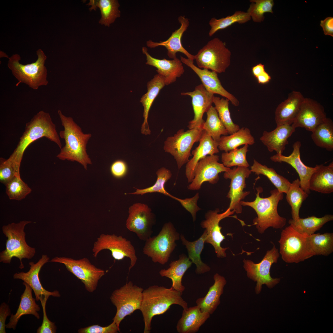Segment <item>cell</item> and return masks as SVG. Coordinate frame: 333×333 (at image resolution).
I'll use <instances>...</instances> for the list:
<instances>
[{
  "mask_svg": "<svg viewBox=\"0 0 333 333\" xmlns=\"http://www.w3.org/2000/svg\"><path fill=\"white\" fill-rule=\"evenodd\" d=\"M182 294L172 287L167 288L155 285L143 290L140 310L144 323V333L150 332L153 318L164 313L171 305H178L183 309L188 308L187 302L182 297Z\"/></svg>",
  "mask_w": 333,
  "mask_h": 333,
  "instance_id": "cell-1",
  "label": "cell"
},
{
  "mask_svg": "<svg viewBox=\"0 0 333 333\" xmlns=\"http://www.w3.org/2000/svg\"><path fill=\"white\" fill-rule=\"evenodd\" d=\"M58 113L64 129L60 131L59 135L64 140L65 145L57 157L62 160L77 162L87 170V165L92 164L86 151L87 145L91 134L84 133L72 117L65 116L60 110Z\"/></svg>",
  "mask_w": 333,
  "mask_h": 333,
  "instance_id": "cell-2",
  "label": "cell"
},
{
  "mask_svg": "<svg viewBox=\"0 0 333 333\" xmlns=\"http://www.w3.org/2000/svg\"><path fill=\"white\" fill-rule=\"evenodd\" d=\"M43 137L56 144L60 149L62 148L56 125L52 122L50 114L41 110L26 124L25 131L9 158L20 169L24 151L27 147L34 141Z\"/></svg>",
  "mask_w": 333,
  "mask_h": 333,
  "instance_id": "cell-3",
  "label": "cell"
},
{
  "mask_svg": "<svg viewBox=\"0 0 333 333\" xmlns=\"http://www.w3.org/2000/svg\"><path fill=\"white\" fill-rule=\"evenodd\" d=\"M257 193L255 199L252 202L241 200L240 204L252 208L256 212L257 217L253 220V225H256L259 233L263 234L269 227L281 229L286 225V219L278 214V206L279 202L283 198V193L277 189L271 190L270 195L266 198L260 196L263 191L261 187L256 188Z\"/></svg>",
  "mask_w": 333,
  "mask_h": 333,
  "instance_id": "cell-4",
  "label": "cell"
},
{
  "mask_svg": "<svg viewBox=\"0 0 333 333\" xmlns=\"http://www.w3.org/2000/svg\"><path fill=\"white\" fill-rule=\"evenodd\" d=\"M29 221L23 220L18 223H12L3 225L2 228L3 234L7 238L6 243V249L0 253V262L10 264L13 257L19 259L20 264L19 268L23 269L24 266L22 262L23 258L30 259L35 255V248L30 246L26 241V233L24 229L27 224L31 223Z\"/></svg>",
  "mask_w": 333,
  "mask_h": 333,
  "instance_id": "cell-5",
  "label": "cell"
},
{
  "mask_svg": "<svg viewBox=\"0 0 333 333\" xmlns=\"http://www.w3.org/2000/svg\"><path fill=\"white\" fill-rule=\"evenodd\" d=\"M36 54L37 60L26 64L20 63L21 58L18 54H13L8 58L7 66L18 81L16 86L20 83H24L32 89L37 90L40 86L48 84L47 70L44 65L47 56L40 49L36 51Z\"/></svg>",
  "mask_w": 333,
  "mask_h": 333,
  "instance_id": "cell-6",
  "label": "cell"
},
{
  "mask_svg": "<svg viewBox=\"0 0 333 333\" xmlns=\"http://www.w3.org/2000/svg\"><path fill=\"white\" fill-rule=\"evenodd\" d=\"M179 238L180 235L172 223H166L158 235L145 241L143 252L154 262L164 265L168 262L177 246L175 241Z\"/></svg>",
  "mask_w": 333,
  "mask_h": 333,
  "instance_id": "cell-7",
  "label": "cell"
},
{
  "mask_svg": "<svg viewBox=\"0 0 333 333\" xmlns=\"http://www.w3.org/2000/svg\"><path fill=\"white\" fill-rule=\"evenodd\" d=\"M307 235L299 233L290 224L282 230L278 242L279 253L284 261L298 263L315 256L307 244Z\"/></svg>",
  "mask_w": 333,
  "mask_h": 333,
  "instance_id": "cell-8",
  "label": "cell"
},
{
  "mask_svg": "<svg viewBox=\"0 0 333 333\" xmlns=\"http://www.w3.org/2000/svg\"><path fill=\"white\" fill-rule=\"evenodd\" d=\"M231 52L224 43L218 38L209 41L196 55L198 67L210 69L216 73L225 72L231 63Z\"/></svg>",
  "mask_w": 333,
  "mask_h": 333,
  "instance_id": "cell-9",
  "label": "cell"
},
{
  "mask_svg": "<svg viewBox=\"0 0 333 333\" xmlns=\"http://www.w3.org/2000/svg\"><path fill=\"white\" fill-rule=\"evenodd\" d=\"M143 290L130 281L111 294L110 300L117 309L113 320L119 328L121 322L125 317L140 310Z\"/></svg>",
  "mask_w": 333,
  "mask_h": 333,
  "instance_id": "cell-10",
  "label": "cell"
},
{
  "mask_svg": "<svg viewBox=\"0 0 333 333\" xmlns=\"http://www.w3.org/2000/svg\"><path fill=\"white\" fill-rule=\"evenodd\" d=\"M273 244L272 249L267 251L259 263H255L250 260H243V267L246 272L247 277L257 282L255 289V293L257 294L261 292L263 285H265L271 289L280 281V278H273L270 275L271 265L273 263H277L280 257L278 249Z\"/></svg>",
  "mask_w": 333,
  "mask_h": 333,
  "instance_id": "cell-11",
  "label": "cell"
},
{
  "mask_svg": "<svg viewBox=\"0 0 333 333\" xmlns=\"http://www.w3.org/2000/svg\"><path fill=\"white\" fill-rule=\"evenodd\" d=\"M203 130L193 129L185 131L181 129L165 141L164 150L174 156L179 169L189 161L192 156L191 149L195 143L199 142Z\"/></svg>",
  "mask_w": 333,
  "mask_h": 333,
  "instance_id": "cell-12",
  "label": "cell"
},
{
  "mask_svg": "<svg viewBox=\"0 0 333 333\" xmlns=\"http://www.w3.org/2000/svg\"><path fill=\"white\" fill-rule=\"evenodd\" d=\"M49 261L63 264L84 284L86 290L92 293L97 287L99 280L105 274L103 269L92 264L87 258L75 260L64 257H55Z\"/></svg>",
  "mask_w": 333,
  "mask_h": 333,
  "instance_id": "cell-13",
  "label": "cell"
},
{
  "mask_svg": "<svg viewBox=\"0 0 333 333\" xmlns=\"http://www.w3.org/2000/svg\"><path fill=\"white\" fill-rule=\"evenodd\" d=\"M107 249L111 251L114 259L121 260L125 257L129 258L130 263L129 271L136 264L137 260L135 249L131 242L121 236L115 234H102L94 244L93 256L96 258L99 253Z\"/></svg>",
  "mask_w": 333,
  "mask_h": 333,
  "instance_id": "cell-14",
  "label": "cell"
},
{
  "mask_svg": "<svg viewBox=\"0 0 333 333\" xmlns=\"http://www.w3.org/2000/svg\"><path fill=\"white\" fill-rule=\"evenodd\" d=\"M219 156L209 155L201 159L195 166L194 171V178L188 187L189 190H198L205 182L214 184L219 180V173L228 171L230 168L218 162Z\"/></svg>",
  "mask_w": 333,
  "mask_h": 333,
  "instance_id": "cell-15",
  "label": "cell"
},
{
  "mask_svg": "<svg viewBox=\"0 0 333 333\" xmlns=\"http://www.w3.org/2000/svg\"><path fill=\"white\" fill-rule=\"evenodd\" d=\"M219 212L218 208L208 211L205 215V220L201 221L200 225L207 232L205 243L211 244L214 249L217 257L222 258L226 257L225 251L228 248H223L221 246V243L225 239V237L221 232L222 228L219 225V223L222 220L230 216L234 212L228 209L222 213L219 214Z\"/></svg>",
  "mask_w": 333,
  "mask_h": 333,
  "instance_id": "cell-16",
  "label": "cell"
},
{
  "mask_svg": "<svg viewBox=\"0 0 333 333\" xmlns=\"http://www.w3.org/2000/svg\"><path fill=\"white\" fill-rule=\"evenodd\" d=\"M251 173L248 167L235 166L224 174L225 179H231L230 190L227 195L230 201L228 209L236 213L242 212V208L240 201L250 193V191H245L243 190L246 187V179Z\"/></svg>",
  "mask_w": 333,
  "mask_h": 333,
  "instance_id": "cell-17",
  "label": "cell"
},
{
  "mask_svg": "<svg viewBox=\"0 0 333 333\" xmlns=\"http://www.w3.org/2000/svg\"><path fill=\"white\" fill-rule=\"evenodd\" d=\"M151 211L146 204L140 203L135 204L129 208L126 228L136 233L141 240L146 241L152 233L153 216Z\"/></svg>",
  "mask_w": 333,
  "mask_h": 333,
  "instance_id": "cell-18",
  "label": "cell"
},
{
  "mask_svg": "<svg viewBox=\"0 0 333 333\" xmlns=\"http://www.w3.org/2000/svg\"><path fill=\"white\" fill-rule=\"evenodd\" d=\"M327 117L323 107L319 102L309 98H304L291 125L295 129L303 128L312 132Z\"/></svg>",
  "mask_w": 333,
  "mask_h": 333,
  "instance_id": "cell-19",
  "label": "cell"
},
{
  "mask_svg": "<svg viewBox=\"0 0 333 333\" xmlns=\"http://www.w3.org/2000/svg\"><path fill=\"white\" fill-rule=\"evenodd\" d=\"M182 95L189 96L191 97L194 112V118L188 122L189 129L203 130L205 121L203 118L204 114L207 112L213 103L214 94L208 91L202 84L196 86L193 91L183 92Z\"/></svg>",
  "mask_w": 333,
  "mask_h": 333,
  "instance_id": "cell-20",
  "label": "cell"
},
{
  "mask_svg": "<svg viewBox=\"0 0 333 333\" xmlns=\"http://www.w3.org/2000/svg\"><path fill=\"white\" fill-rule=\"evenodd\" d=\"M301 145L300 141H297L293 145V150L290 155L287 156L277 154L271 157L270 159L275 162H286L294 168L299 176L301 187L309 194L310 192L309 189L310 178L313 173L318 169L319 165H316L313 167L306 166L303 163L300 158Z\"/></svg>",
  "mask_w": 333,
  "mask_h": 333,
  "instance_id": "cell-21",
  "label": "cell"
},
{
  "mask_svg": "<svg viewBox=\"0 0 333 333\" xmlns=\"http://www.w3.org/2000/svg\"><path fill=\"white\" fill-rule=\"evenodd\" d=\"M183 63L190 67L199 78L202 84L209 92L216 94L228 99L234 106L239 105L238 99L233 95L228 92L223 87L219 80L217 73L207 69H201L196 66L194 60L180 56Z\"/></svg>",
  "mask_w": 333,
  "mask_h": 333,
  "instance_id": "cell-22",
  "label": "cell"
},
{
  "mask_svg": "<svg viewBox=\"0 0 333 333\" xmlns=\"http://www.w3.org/2000/svg\"><path fill=\"white\" fill-rule=\"evenodd\" d=\"M49 261V257L46 255L43 254L36 263L32 261L29 263L30 269L28 272H18L13 275L14 279H21L30 286L34 291L37 301L39 300V298L41 296L49 295L56 297L60 296L59 291L57 290L50 292L46 290L40 282L39 277L40 271L43 266Z\"/></svg>",
  "mask_w": 333,
  "mask_h": 333,
  "instance_id": "cell-23",
  "label": "cell"
},
{
  "mask_svg": "<svg viewBox=\"0 0 333 333\" xmlns=\"http://www.w3.org/2000/svg\"><path fill=\"white\" fill-rule=\"evenodd\" d=\"M178 19L181 24L180 27L173 32L167 40L159 43L150 40L147 41V45L150 48L159 46H164L167 50L168 56L173 59L177 58V52H180L185 55L188 59L194 60L195 55L190 54L183 47L181 41L183 34L189 26V19L185 16L181 15L179 17Z\"/></svg>",
  "mask_w": 333,
  "mask_h": 333,
  "instance_id": "cell-24",
  "label": "cell"
},
{
  "mask_svg": "<svg viewBox=\"0 0 333 333\" xmlns=\"http://www.w3.org/2000/svg\"><path fill=\"white\" fill-rule=\"evenodd\" d=\"M147 50L146 47H142V52L146 57V64L157 69L158 74L164 77L166 85L174 83L183 74L185 70L180 60L177 58L171 60L157 59L151 56Z\"/></svg>",
  "mask_w": 333,
  "mask_h": 333,
  "instance_id": "cell-25",
  "label": "cell"
},
{
  "mask_svg": "<svg viewBox=\"0 0 333 333\" xmlns=\"http://www.w3.org/2000/svg\"><path fill=\"white\" fill-rule=\"evenodd\" d=\"M304 98L299 91H293L289 94L287 98L281 102L275 110V119L277 126L292 125Z\"/></svg>",
  "mask_w": 333,
  "mask_h": 333,
  "instance_id": "cell-26",
  "label": "cell"
},
{
  "mask_svg": "<svg viewBox=\"0 0 333 333\" xmlns=\"http://www.w3.org/2000/svg\"><path fill=\"white\" fill-rule=\"evenodd\" d=\"M199 142L198 146L192 151V158L189 160L186 166L185 174L189 183H191L194 178V170L199 160L208 155H213L219 152L218 143L205 130H203Z\"/></svg>",
  "mask_w": 333,
  "mask_h": 333,
  "instance_id": "cell-27",
  "label": "cell"
},
{
  "mask_svg": "<svg viewBox=\"0 0 333 333\" xmlns=\"http://www.w3.org/2000/svg\"><path fill=\"white\" fill-rule=\"evenodd\" d=\"M295 130L291 125L277 126L271 131H264L260 140L269 152L275 151L277 154H282L286 145L289 143L288 138Z\"/></svg>",
  "mask_w": 333,
  "mask_h": 333,
  "instance_id": "cell-28",
  "label": "cell"
},
{
  "mask_svg": "<svg viewBox=\"0 0 333 333\" xmlns=\"http://www.w3.org/2000/svg\"><path fill=\"white\" fill-rule=\"evenodd\" d=\"M208 313L201 311L197 306L183 309L176 326L179 333H195L210 317Z\"/></svg>",
  "mask_w": 333,
  "mask_h": 333,
  "instance_id": "cell-29",
  "label": "cell"
},
{
  "mask_svg": "<svg viewBox=\"0 0 333 333\" xmlns=\"http://www.w3.org/2000/svg\"><path fill=\"white\" fill-rule=\"evenodd\" d=\"M23 284L25 286V289L20 297L18 307L14 314L10 315L9 322L6 324V328L15 330L20 319L24 315L32 314L37 319H40L38 311L40 310V307L36 303V299L32 297V289L26 283L23 282Z\"/></svg>",
  "mask_w": 333,
  "mask_h": 333,
  "instance_id": "cell-30",
  "label": "cell"
},
{
  "mask_svg": "<svg viewBox=\"0 0 333 333\" xmlns=\"http://www.w3.org/2000/svg\"><path fill=\"white\" fill-rule=\"evenodd\" d=\"M214 284L210 287L206 295L197 299V306L203 312L212 314L220 303V297L223 294L224 289L227 283L225 278L218 273L214 275Z\"/></svg>",
  "mask_w": 333,
  "mask_h": 333,
  "instance_id": "cell-31",
  "label": "cell"
},
{
  "mask_svg": "<svg viewBox=\"0 0 333 333\" xmlns=\"http://www.w3.org/2000/svg\"><path fill=\"white\" fill-rule=\"evenodd\" d=\"M165 85L164 77L158 74L155 75L154 78L147 84V92L142 96L140 100L144 107V120L141 129V133L143 134H150L148 122L149 111L154 99Z\"/></svg>",
  "mask_w": 333,
  "mask_h": 333,
  "instance_id": "cell-32",
  "label": "cell"
},
{
  "mask_svg": "<svg viewBox=\"0 0 333 333\" xmlns=\"http://www.w3.org/2000/svg\"><path fill=\"white\" fill-rule=\"evenodd\" d=\"M192 262L189 258L184 254L179 256L178 260L172 261L167 269H162L159 273L162 277L170 279L172 282V286L174 289L183 293L185 287L182 284L183 277L186 271L190 268Z\"/></svg>",
  "mask_w": 333,
  "mask_h": 333,
  "instance_id": "cell-33",
  "label": "cell"
},
{
  "mask_svg": "<svg viewBox=\"0 0 333 333\" xmlns=\"http://www.w3.org/2000/svg\"><path fill=\"white\" fill-rule=\"evenodd\" d=\"M309 189L324 194L333 192V162L327 166L319 165L311 175L309 182Z\"/></svg>",
  "mask_w": 333,
  "mask_h": 333,
  "instance_id": "cell-34",
  "label": "cell"
},
{
  "mask_svg": "<svg viewBox=\"0 0 333 333\" xmlns=\"http://www.w3.org/2000/svg\"><path fill=\"white\" fill-rule=\"evenodd\" d=\"M207 233L205 229L199 238L195 241L190 242L187 240L183 235L180 238L183 245L185 246L188 254V258L192 263L196 266L195 272L197 274H201L211 270L210 267L202 261L200 255L204 248V243L206 239Z\"/></svg>",
  "mask_w": 333,
  "mask_h": 333,
  "instance_id": "cell-35",
  "label": "cell"
},
{
  "mask_svg": "<svg viewBox=\"0 0 333 333\" xmlns=\"http://www.w3.org/2000/svg\"><path fill=\"white\" fill-rule=\"evenodd\" d=\"M255 143V139L250 130L243 127L229 135L221 136L218 142V148L221 151L228 152L241 145H252Z\"/></svg>",
  "mask_w": 333,
  "mask_h": 333,
  "instance_id": "cell-36",
  "label": "cell"
},
{
  "mask_svg": "<svg viewBox=\"0 0 333 333\" xmlns=\"http://www.w3.org/2000/svg\"><path fill=\"white\" fill-rule=\"evenodd\" d=\"M333 220V215L327 214L320 218L312 216L305 218H300L295 221L291 219L288 223L299 233L310 235L314 233L326 223Z\"/></svg>",
  "mask_w": 333,
  "mask_h": 333,
  "instance_id": "cell-37",
  "label": "cell"
},
{
  "mask_svg": "<svg viewBox=\"0 0 333 333\" xmlns=\"http://www.w3.org/2000/svg\"><path fill=\"white\" fill-rule=\"evenodd\" d=\"M311 137L317 146L332 151L333 150V122L327 117L312 132Z\"/></svg>",
  "mask_w": 333,
  "mask_h": 333,
  "instance_id": "cell-38",
  "label": "cell"
},
{
  "mask_svg": "<svg viewBox=\"0 0 333 333\" xmlns=\"http://www.w3.org/2000/svg\"><path fill=\"white\" fill-rule=\"evenodd\" d=\"M308 245L315 255L327 256L333 252V233L326 232L307 235Z\"/></svg>",
  "mask_w": 333,
  "mask_h": 333,
  "instance_id": "cell-39",
  "label": "cell"
},
{
  "mask_svg": "<svg viewBox=\"0 0 333 333\" xmlns=\"http://www.w3.org/2000/svg\"><path fill=\"white\" fill-rule=\"evenodd\" d=\"M250 170L256 175L266 176L279 192L286 194L287 192L291 183L285 177L278 174L273 168L262 165L254 159Z\"/></svg>",
  "mask_w": 333,
  "mask_h": 333,
  "instance_id": "cell-40",
  "label": "cell"
},
{
  "mask_svg": "<svg viewBox=\"0 0 333 333\" xmlns=\"http://www.w3.org/2000/svg\"><path fill=\"white\" fill-rule=\"evenodd\" d=\"M286 194V201L291 207L292 219L297 220L300 218V208L308 194L301 187L299 179H297L291 183Z\"/></svg>",
  "mask_w": 333,
  "mask_h": 333,
  "instance_id": "cell-41",
  "label": "cell"
},
{
  "mask_svg": "<svg viewBox=\"0 0 333 333\" xmlns=\"http://www.w3.org/2000/svg\"><path fill=\"white\" fill-rule=\"evenodd\" d=\"M207 118L204 124L205 130L216 142H219L221 135H227L228 132L220 120L215 107L212 106L206 112Z\"/></svg>",
  "mask_w": 333,
  "mask_h": 333,
  "instance_id": "cell-42",
  "label": "cell"
},
{
  "mask_svg": "<svg viewBox=\"0 0 333 333\" xmlns=\"http://www.w3.org/2000/svg\"><path fill=\"white\" fill-rule=\"evenodd\" d=\"M251 19V17L247 12L240 10L236 11L232 15L225 18L220 19L212 18L209 22L211 27L209 35L211 37L218 31L225 29L235 23L244 24Z\"/></svg>",
  "mask_w": 333,
  "mask_h": 333,
  "instance_id": "cell-43",
  "label": "cell"
},
{
  "mask_svg": "<svg viewBox=\"0 0 333 333\" xmlns=\"http://www.w3.org/2000/svg\"><path fill=\"white\" fill-rule=\"evenodd\" d=\"M229 100L214 96L213 102L219 117L227 129L228 134H231L238 131L239 126L233 122L229 109Z\"/></svg>",
  "mask_w": 333,
  "mask_h": 333,
  "instance_id": "cell-44",
  "label": "cell"
},
{
  "mask_svg": "<svg viewBox=\"0 0 333 333\" xmlns=\"http://www.w3.org/2000/svg\"><path fill=\"white\" fill-rule=\"evenodd\" d=\"M97 6L101 11V16L99 23L101 24L109 27L117 18L120 16L119 5L117 0H97Z\"/></svg>",
  "mask_w": 333,
  "mask_h": 333,
  "instance_id": "cell-45",
  "label": "cell"
},
{
  "mask_svg": "<svg viewBox=\"0 0 333 333\" xmlns=\"http://www.w3.org/2000/svg\"><path fill=\"white\" fill-rule=\"evenodd\" d=\"M249 145H245L242 148H236L228 152L222 153L221 160L222 163L226 167L233 166L248 167L249 165L246 159Z\"/></svg>",
  "mask_w": 333,
  "mask_h": 333,
  "instance_id": "cell-46",
  "label": "cell"
},
{
  "mask_svg": "<svg viewBox=\"0 0 333 333\" xmlns=\"http://www.w3.org/2000/svg\"><path fill=\"white\" fill-rule=\"evenodd\" d=\"M157 176V180L152 186L143 189L136 188V191L130 194L141 195H142L147 193L158 192L165 195L168 196L175 199V197L171 195L167 192L164 188L166 183L171 177L172 174L171 171L165 167H162L156 172Z\"/></svg>",
  "mask_w": 333,
  "mask_h": 333,
  "instance_id": "cell-47",
  "label": "cell"
},
{
  "mask_svg": "<svg viewBox=\"0 0 333 333\" xmlns=\"http://www.w3.org/2000/svg\"><path fill=\"white\" fill-rule=\"evenodd\" d=\"M6 193L11 200H21L30 194L32 190L21 179L20 175H16L6 185Z\"/></svg>",
  "mask_w": 333,
  "mask_h": 333,
  "instance_id": "cell-48",
  "label": "cell"
},
{
  "mask_svg": "<svg viewBox=\"0 0 333 333\" xmlns=\"http://www.w3.org/2000/svg\"><path fill=\"white\" fill-rule=\"evenodd\" d=\"M250 2L251 3L247 12L254 22H263L265 13H273L274 3L273 0H250Z\"/></svg>",
  "mask_w": 333,
  "mask_h": 333,
  "instance_id": "cell-49",
  "label": "cell"
},
{
  "mask_svg": "<svg viewBox=\"0 0 333 333\" xmlns=\"http://www.w3.org/2000/svg\"><path fill=\"white\" fill-rule=\"evenodd\" d=\"M20 169L9 158L5 159L0 158V182L6 185L16 175H20Z\"/></svg>",
  "mask_w": 333,
  "mask_h": 333,
  "instance_id": "cell-50",
  "label": "cell"
},
{
  "mask_svg": "<svg viewBox=\"0 0 333 333\" xmlns=\"http://www.w3.org/2000/svg\"><path fill=\"white\" fill-rule=\"evenodd\" d=\"M50 296L49 295L41 296L39 298L43 312V318L41 325L39 327L37 330V333H55L56 331L57 327L55 323L50 320L47 315L46 306L47 300Z\"/></svg>",
  "mask_w": 333,
  "mask_h": 333,
  "instance_id": "cell-51",
  "label": "cell"
},
{
  "mask_svg": "<svg viewBox=\"0 0 333 333\" xmlns=\"http://www.w3.org/2000/svg\"><path fill=\"white\" fill-rule=\"evenodd\" d=\"M79 333H117L120 332V329L115 323L113 322L109 325L102 327L94 325L78 329Z\"/></svg>",
  "mask_w": 333,
  "mask_h": 333,
  "instance_id": "cell-52",
  "label": "cell"
},
{
  "mask_svg": "<svg viewBox=\"0 0 333 333\" xmlns=\"http://www.w3.org/2000/svg\"><path fill=\"white\" fill-rule=\"evenodd\" d=\"M199 198V193H197L191 198L182 199L175 197L174 199L179 202L182 206L191 214L194 222L196 220L197 212L201 209L197 204Z\"/></svg>",
  "mask_w": 333,
  "mask_h": 333,
  "instance_id": "cell-53",
  "label": "cell"
},
{
  "mask_svg": "<svg viewBox=\"0 0 333 333\" xmlns=\"http://www.w3.org/2000/svg\"><path fill=\"white\" fill-rule=\"evenodd\" d=\"M110 170L111 174L115 178L121 179L124 177L128 171V166L124 160L118 159L115 161L111 164Z\"/></svg>",
  "mask_w": 333,
  "mask_h": 333,
  "instance_id": "cell-54",
  "label": "cell"
},
{
  "mask_svg": "<svg viewBox=\"0 0 333 333\" xmlns=\"http://www.w3.org/2000/svg\"><path fill=\"white\" fill-rule=\"evenodd\" d=\"M11 315V312L9 305L5 302L2 303L0 306V333H6L5 322L7 317Z\"/></svg>",
  "mask_w": 333,
  "mask_h": 333,
  "instance_id": "cell-55",
  "label": "cell"
},
{
  "mask_svg": "<svg viewBox=\"0 0 333 333\" xmlns=\"http://www.w3.org/2000/svg\"><path fill=\"white\" fill-rule=\"evenodd\" d=\"M320 25L322 27L324 34L333 36V18L328 17L321 20Z\"/></svg>",
  "mask_w": 333,
  "mask_h": 333,
  "instance_id": "cell-56",
  "label": "cell"
},
{
  "mask_svg": "<svg viewBox=\"0 0 333 333\" xmlns=\"http://www.w3.org/2000/svg\"><path fill=\"white\" fill-rule=\"evenodd\" d=\"M265 71L264 65L261 63L256 65L252 68L253 74L256 78Z\"/></svg>",
  "mask_w": 333,
  "mask_h": 333,
  "instance_id": "cell-57",
  "label": "cell"
},
{
  "mask_svg": "<svg viewBox=\"0 0 333 333\" xmlns=\"http://www.w3.org/2000/svg\"><path fill=\"white\" fill-rule=\"evenodd\" d=\"M256 78L259 84H265L269 82L271 79V77L267 72L265 71L258 76Z\"/></svg>",
  "mask_w": 333,
  "mask_h": 333,
  "instance_id": "cell-58",
  "label": "cell"
},
{
  "mask_svg": "<svg viewBox=\"0 0 333 333\" xmlns=\"http://www.w3.org/2000/svg\"><path fill=\"white\" fill-rule=\"evenodd\" d=\"M97 0H90L89 3L88 4L89 5H91L92 7L90 8V9L92 10L94 9L95 10L97 6Z\"/></svg>",
  "mask_w": 333,
  "mask_h": 333,
  "instance_id": "cell-59",
  "label": "cell"
}]
</instances>
